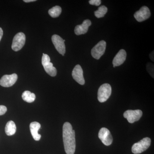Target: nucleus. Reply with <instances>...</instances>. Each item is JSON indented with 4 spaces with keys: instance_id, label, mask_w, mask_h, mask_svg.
I'll return each mask as SVG.
<instances>
[{
    "instance_id": "obj_4",
    "label": "nucleus",
    "mask_w": 154,
    "mask_h": 154,
    "mask_svg": "<svg viewBox=\"0 0 154 154\" xmlns=\"http://www.w3.org/2000/svg\"><path fill=\"white\" fill-rule=\"evenodd\" d=\"M26 40L25 34L22 32L17 33L13 39L12 48L15 51L20 50L25 45Z\"/></svg>"
},
{
    "instance_id": "obj_7",
    "label": "nucleus",
    "mask_w": 154,
    "mask_h": 154,
    "mask_svg": "<svg viewBox=\"0 0 154 154\" xmlns=\"http://www.w3.org/2000/svg\"><path fill=\"white\" fill-rule=\"evenodd\" d=\"M53 43L58 52L63 56L64 55L66 52V46L65 41L61 37L57 35H54L51 37Z\"/></svg>"
},
{
    "instance_id": "obj_13",
    "label": "nucleus",
    "mask_w": 154,
    "mask_h": 154,
    "mask_svg": "<svg viewBox=\"0 0 154 154\" xmlns=\"http://www.w3.org/2000/svg\"><path fill=\"white\" fill-rule=\"evenodd\" d=\"M127 54L124 49H121L113 58V67L119 66L122 64L126 60Z\"/></svg>"
},
{
    "instance_id": "obj_6",
    "label": "nucleus",
    "mask_w": 154,
    "mask_h": 154,
    "mask_svg": "<svg viewBox=\"0 0 154 154\" xmlns=\"http://www.w3.org/2000/svg\"><path fill=\"white\" fill-rule=\"evenodd\" d=\"M143 112L140 110H127L124 112L123 116L130 123L138 121L142 117Z\"/></svg>"
},
{
    "instance_id": "obj_8",
    "label": "nucleus",
    "mask_w": 154,
    "mask_h": 154,
    "mask_svg": "<svg viewBox=\"0 0 154 154\" xmlns=\"http://www.w3.org/2000/svg\"><path fill=\"white\" fill-rule=\"evenodd\" d=\"M99 137L105 146H110L113 142V137L110 131L105 128H102L99 131Z\"/></svg>"
},
{
    "instance_id": "obj_19",
    "label": "nucleus",
    "mask_w": 154,
    "mask_h": 154,
    "mask_svg": "<svg viewBox=\"0 0 154 154\" xmlns=\"http://www.w3.org/2000/svg\"><path fill=\"white\" fill-rule=\"evenodd\" d=\"M107 12V7L105 6H102L99 7L97 11H95L94 14L97 18H102L105 16Z\"/></svg>"
},
{
    "instance_id": "obj_5",
    "label": "nucleus",
    "mask_w": 154,
    "mask_h": 154,
    "mask_svg": "<svg viewBox=\"0 0 154 154\" xmlns=\"http://www.w3.org/2000/svg\"><path fill=\"white\" fill-rule=\"evenodd\" d=\"M106 42L104 40L99 42L91 50V55L96 60H99L105 53Z\"/></svg>"
},
{
    "instance_id": "obj_21",
    "label": "nucleus",
    "mask_w": 154,
    "mask_h": 154,
    "mask_svg": "<svg viewBox=\"0 0 154 154\" xmlns=\"http://www.w3.org/2000/svg\"><path fill=\"white\" fill-rule=\"evenodd\" d=\"M147 69L148 72L150 74H153L154 73V65L152 63H148L147 64Z\"/></svg>"
},
{
    "instance_id": "obj_18",
    "label": "nucleus",
    "mask_w": 154,
    "mask_h": 154,
    "mask_svg": "<svg viewBox=\"0 0 154 154\" xmlns=\"http://www.w3.org/2000/svg\"><path fill=\"white\" fill-rule=\"evenodd\" d=\"M61 12L62 9L61 7L59 6H56L50 9L48 11V14L52 18H57L59 17Z\"/></svg>"
},
{
    "instance_id": "obj_15",
    "label": "nucleus",
    "mask_w": 154,
    "mask_h": 154,
    "mask_svg": "<svg viewBox=\"0 0 154 154\" xmlns=\"http://www.w3.org/2000/svg\"><path fill=\"white\" fill-rule=\"evenodd\" d=\"M17 130L16 124L13 121H10L6 124L5 131L8 136H12L15 134Z\"/></svg>"
},
{
    "instance_id": "obj_1",
    "label": "nucleus",
    "mask_w": 154,
    "mask_h": 154,
    "mask_svg": "<svg viewBox=\"0 0 154 154\" xmlns=\"http://www.w3.org/2000/svg\"><path fill=\"white\" fill-rule=\"evenodd\" d=\"M63 137L66 153V154H74L76 148L75 131L69 122H66L63 124Z\"/></svg>"
},
{
    "instance_id": "obj_22",
    "label": "nucleus",
    "mask_w": 154,
    "mask_h": 154,
    "mask_svg": "<svg viewBox=\"0 0 154 154\" xmlns=\"http://www.w3.org/2000/svg\"><path fill=\"white\" fill-rule=\"evenodd\" d=\"M89 3L92 5L99 6L101 5V1L100 0H90L89 1Z\"/></svg>"
},
{
    "instance_id": "obj_17",
    "label": "nucleus",
    "mask_w": 154,
    "mask_h": 154,
    "mask_svg": "<svg viewBox=\"0 0 154 154\" xmlns=\"http://www.w3.org/2000/svg\"><path fill=\"white\" fill-rule=\"evenodd\" d=\"M22 99L25 102L31 103L35 101L36 96L33 93H31L29 91H25L22 95Z\"/></svg>"
},
{
    "instance_id": "obj_24",
    "label": "nucleus",
    "mask_w": 154,
    "mask_h": 154,
    "mask_svg": "<svg viewBox=\"0 0 154 154\" xmlns=\"http://www.w3.org/2000/svg\"><path fill=\"white\" fill-rule=\"evenodd\" d=\"M3 35V31L2 29L1 28H0V41L2 39V37Z\"/></svg>"
},
{
    "instance_id": "obj_26",
    "label": "nucleus",
    "mask_w": 154,
    "mask_h": 154,
    "mask_svg": "<svg viewBox=\"0 0 154 154\" xmlns=\"http://www.w3.org/2000/svg\"><path fill=\"white\" fill-rule=\"evenodd\" d=\"M36 0H24V2L26 3L31 2H36Z\"/></svg>"
},
{
    "instance_id": "obj_11",
    "label": "nucleus",
    "mask_w": 154,
    "mask_h": 154,
    "mask_svg": "<svg viewBox=\"0 0 154 154\" xmlns=\"http://www.w3.org/2000/svg\"><path fill=\"white\" fill-rule=\"evenodd\" d=\"M72 76L74 79L80 85H85V80L83 76V71L80 65H77L75 67L72 72Z\"/></svg>"
},
{
    "instance_id": "obj_20",
    "label": "nucleus",
    "mask_w": 154,
    "mask_h": 154,
    "mask_svg": "<svg viewBox=\"0 0 154 154\" xmlns=\"http://www.w3.org/2000/svg\"><path fill=\"white\" fill-rule=\"evenodd\" d=\"M50 62V58L49 56L46 54H43V56L42 59V66L44 65L45 64Z\"/></svg>"
},
{
    "instance_id": "obj_14",
    "label": "nucleus",
    "mask_w": 154,
    "mask_h": 154,
    "mask_svg": "<svg viewBox=\"0 0 154 154\" xmlns=\"http://www.w3.org/2000/svg\"><path fill=\"white\" fill-rule=\"evenodd\" d=\"M40 127H41V125L40 123L36 122H33L30 124V132L33 139L35 140H39L41 138V135L38 133V131L40 129Z\"/></svg>"
},
{
    "instance_id": "obj_25",
    "label": "nucleus",
    "mask_w": 154,
    "mask_h": 154,
    "mask_svg": "<svg viewBox=\"0 0 154 154\" xmlns=\"http://www.w3.org/2000/svg\"><path fill=\"white\" fill-rule=\"evenodd\" d=\"M149 57L153 61H154V51H153V52H152L150 54Z\"/></svg>"
},
{
    "instance_id": "obj_9",
    "label": "nucleus",
    "mask_w": 154,
    "mask_h": 154,
    "mask_svg": "<svg viewBox=\"0 0 154 154\" xmlns=\"http://www.w3.org/2000/svg\"><path fill=\"white\" fill-rule=\"evenodd\" d=\"M151 16L150 11L148 7L143 6L134 14V17L138 22H142L149 18Z\"/></svg>"
},
{
    "instance_id": "obj_3",
    "label": "nucleus",
    "mask_w": 154,
    "mask_h": 154,
    "mask_svg": "<svg viewBox=\"0 0 154 154\" xmlns=\"http://www.w3.org/2000/svg\"><path fill=\"white\" fill-rule=\"evenodd\" d=\"M112 89L108 84H104L100 86L98 92V99L99 102H106L111 95Z\"/></svg>"
},
{
    "instance_id": "obj_16",
    "label": "nucleus",
    "mask_w": 154,
    "mask_h": 154,
    "mask_svg": "<svg viewBox=\"0 0 154 154\" xmlns=\"http://www.w3.org/2000/svg\"><path fill=\"white\" fill-rule=\"evenodd\" d=\"M47 74L52 77L55 76L57 75L56 69L53 66L52 63H48L43 66Z\"/></svg>"
},
{
    "instance_id": "obj_12",
    "label": "nucleus",
    "mask_w": 154,
    "mask_h": 154,
    "mask_svg": "<svg viewBox=\"0 0 154 154\" xmlns=\"http://www.w3.org/2000/svg\"><path fill=\"white\" fill-rule=\"evenodd\" d=\"M92 23L91 20L86 19L81 25H77L75 28V33L76 35H80L85 34L88 32V28L91 26Z\"/></svg>"
},
{
    "instance_id": "obj_2",
    "label": "nucleus",
    "mask_w": 154,
    "mask_h": 154,
    "mask_svg": "<svg viewBox=\"0 0 154 154\" xmlns=\"http://www.w3.org/2000/svg\"><path fill=\"white\" fill-rule=\"evenodd\" d=\"M151 140L149 137H145L138 142L134 143L131 148V151L134 154H139L145 151L149 147Z\"/></svg>"
},
{
    "instance_id": "obj_23",
    "label": "nucleus",
    "mask_w": 154,
    "mask_h": 154,
    "mask_svg": "<svg viewBox=\"0 0 154 154\" xmlns=\"http://www.w3.org/2000/svg\"><path fill=\"white\" fill-rule=\"evenodd\" d=\"M7 111V108L4 105H0V116L4 115Z\"/></svg>"
},
{
    "instance_id": "obj_10",
    "label": "nucleus",
    "mask_w": 154,
    "mask_h": 154,
    "mask_svg": "<svg viewBox=\"0 0 154 154\" xmlns=\"http://www.w3.org/2000/svg\"><path fill=\"white\" fill-rule=\"evenodd\" d=\"M18 79V75L14 73L10 75H5L0 80V85L5 88H8L14 85Z\"/></svg>"
}]
</instances>
